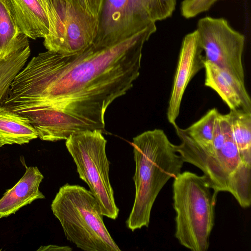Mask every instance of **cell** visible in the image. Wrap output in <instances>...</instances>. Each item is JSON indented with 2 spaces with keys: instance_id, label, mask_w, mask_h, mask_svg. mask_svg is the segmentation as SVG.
Instances as JSON below:
<instances>
[{
  "instance_id": "6da1fadb",
  "label": "cell",
  "mask_w": 251,
  "mask_h": 251,
  "mask_svg": "<svg viewBox=\"0 0 251 251\" xmlns=\"http://www.w3.org/2000/svg\"><path fill=\"white\" fill-rule=\"evenodd\" d=\"M155 25L117 44L93 43L75 54L47 50L33 56L12 82L3 105L27 118L43 141L100 129L104 115L140 75L142 50Z\"/></svg>"
},
{
  "instance_id": "7a4b0ae2",
  "label": "cell",
  "mask_w": 251,
  "mask_h": 251,
  "mask_svg": "<svg viewBox=\"0 0 251 251\" xmlns=\"http://www.w3.org/2000/svg\"><path fill=\"white\" fill-rule=\"evenodd\" d=\"M135 171V199L126 221L134 231L148 227L154 202L164 186L180 173L184 163L176 145L160 129L146 131L133 138Z\"/></svg>"
},
{
  "instance_id": "3957f363",
  "label": "cell",
  "mask_w": 251,
  "mask_h": 251,
  "mask_svg": "<svg viewBox=\"0 0 251 251\" xmlns=\"http://www.w3.org/2000/svg\"><path fill=\"white\" fill-rule=\"evenodd\" d=\"M67 240L84 251H120L107 229L97 200L76 184L61 186L51 204Z\"/></svg>"
},
{
  "instance_id": "277c9868",
  "label": "cell",
  "mask_w": 251,
  "mask_h": 251,
  "mask_svg": "<svg viewBox=\"0 0 251 251\" xmlns=\"http://www.w3.org/2000/svg\"><path fill=\"white\" fill-rule=\"evenodd\" d=\"M206 177L190 171L180 173L173 183L175 237L192 251H206L214 225L216 196Z\"/></svg>"
},
{
  "instance_id": "5b68a950",
  "label": "cell",
  "mask_w": 251,
  "mask_h": 251,
  "mask_svg": "<svg viewBox=\"0 0 251 251\" xmlns=\"http://www.w3.org/2000/svg\"><path fill=\"white\" fill-rule=\"evenodd\" d=\"M100 129L71 134L65 145L76 166L79 177L85 182L99 202L104 216L117 218L119 209L110 182L109 162L106 154L107 140Z\"/></svg>"
},
{
  "instance_id": "8992f818",
  "label": "cell",
  "mask_w": 251,
  "mask_h": 251,
  "mask_svg": "<svg viewBox=\"0 0 251 251\" xmlns=\"http://www.w3.org/2000/svg\"><path fill=\"white\" fill-rule=\"evenodd\" d=\"M47 16L50 29L43 44L48 50L73 54L91 45L97 35L99 20L65 0H50Z\"/></svg>"
},
{
  "instance_id": "52a82bcc",
  "label": "cell",
  "mask_w": 251,
  "mask_h": 251,
  "mask_svg": "<svg viewBox=\"0 0 251 251\" xmlns=\"http://www.w3.org/2000/svg\"><path fill=\"white\" fill-rule=\"evenodd\" d=\"M197 31L205 60L245 81L243 53L245 38L223 18L200 19Z\"/></svg>"
},
{
  "instance_id": "ba28073f",
  "label": "cell",
  "mask_w": 251,
  "mask_h": 251,
  "mask_svg": "<svg viewBox=\"0 0 251 251\" xmlns=\"http://www.w3.org/2000/svg\"><path fill=\"white\" fill-rule=\"evenodd\" d=\"M196 30L184 37L172 89L167 117L173 126L179 115L182 99L189 82L202 69L205 59Z\"/></svg>"
},
{
  "instance_id": "9c48e42d",
  "label": "cell",
  "mask_w": 251,
  "mask_h": 251,
  "mask_svg": "<svg viewBox=\"0 0 251 251\" xmlns=\"http://www.w3.org/2000/svg\"><path fill=\"white\" fill-rule=\"evenodd\" d=\"M99 23L93 42L101 46L117 44L143 30L136 21L130 0H103Z\"/></svg>"
},
{
  "instance_id": "30bf717a",
  "label": "cell",
  "mask_w": 251,
  "mask_h": 251,
  "mask_svg": "<svg viewBox=\"0 0 251 251\" xmlns=\"http://www.w3.org/2000/svg\"><path fill=\"white\" fill-rule=\"evenodd\" d=\"M203 69L204 85L214 90L230 111L251 112V100L245 81L205 60Z\"/></svg>"
},
{
  "instance_id": "8fae6325",
  "label": "cell",
  "mask_w": 251,
  "mask_h": 251,
  "mask_svg": "<svg viewBox=\"0 0 251 251\" xmlns=\"http://www.w3.org/2000/svg\"><path fill=\"white\" fill-rule=\"evenodd\" d=\"M44 176L36 166L26 167L19 181L0 199V219L15 214L22 207L45 198L39 186Z\"/></svg>"
},
{
  "instance_id": "7c38bea8",
  "label": "cell",
  "mask_w": 251,
  "mask_h": 251,
  "mask_svg": "<svg viewBox=\"0 0 251 251\" xmlns=\"http://www.w3.org/2000/svg\"><path fill=\"white\" fill-rule=\"evenodd\" d=\"M17 24L28 38H44L49 32L48 17L38 0H6Z\"/></svg>"
},
{
  "instance_id": "4fadbf2b",
  "label": "cell",
  "mask_w": 251,
  "mask_h": 251,
  "mask_svg": "<svg viewBox=\"0 0 251 251\" xmlns=\"http://www.w3.org/2000/svg\"><path fill=\"white\" fill-rule=\"evenodd\" d=\"M38 138V134L26 117L0 105V147L23 145Z\"/></svg>"
},
{
  "instance_id": "5bb4252c",
  "label": "cell",
  "mask_w": 251,
  "mask_h": 251,
  "mask_svg": "<svg viewBox=\"0 0 251 251\" xmlns=\"http://www.w3.org/2000/svg\"><path fill=\"white\" fill-rule=\"evenodd\" d=\"M18 27L6 0H0V59L28 43Z\"/></svg>"
},
{
  "instance_id": "9a60e30c",
  "label": "cell",
  "mask_w": 251,
  "mask_h": 251,
  "mask_svg": "<svg viewBox=\"0 0 251 251\" xmlns=\"http://www.w3.org/2000/svg\"><path fill=\"white\" fill-rule=\"evenodd\" d=\"M30 53L28 42L0 59V105L6 99L12 82L25 66Z\"/></svg>"
},
{
  "instance_id": "2e32d148",
  "label": "cell",
  "mask_w": 251,
  "mask_h": 251,
  "mask_svg": "<svg viewBox=\"0 0 251 251\" xmlns=\"http://www.w3.org/2000/svg\"><path fill=\"white\" fill-rule=\"evenodd\" d=\"M137 24L144 28L156 21L171 17L176 0H130Z\"/></svg>"
},
{
  "instance_id": "e0dca14e",
  "label": "cell",
  "mask_w": 251,
  "mask_h": 251,
  "mask_svg": "<svg viewBox=\"0 0 251 251\" xmlns=\"http://www.w3.org/2000/svg\"><path fill=\"white\" fill-rule=\"evenodd\" d=\"M228 115L242 160L251 163V112L230 111Z\"/></svg>"
},
{
  "instance_id": "ac0fdd59",
  "label": "cell",
  "mask_w": 251,
  "mask_h": 251,
  "mask_svg": "<svg viewBox=\"0 0 251 251\" xmlns=\"http://www.w3.org/2000/svg\"><path fill=\"white\" fill-rule=\"evenodd\" d=\"M219 113L217 108L211 109L198 121L183 129L184 132L204 153H209L211 151L214 129Z\"/></svg>"
},
{
  "instance_id": "d6986e66",
  "label": "cell",
  "mask_w": 251,
  "mask_h": 251,
  "mask_svg": "<svg viewBox=\"0 0 251 251\" xmlns=\"http://www.w3.org/2000/svg\"><path fill=\"white\" fill-rule=\"evenodd\" d=\"M218 0H183L180 6L182 16L186 19L194 18L208 10Z\"/></svg>"
},
{
  "instance_id": "ffe728a7",
  "label": "cell",
  "mask_w": 251,
  "mask_h": 251,
  "mask_svg": "<svg viewBox=\"0 0 251 251\" xmlns=\"http://www.w3.org/2000/svg\"><path fill=\"white\" fill-rule=\"evenodd\" d=\"M69 247L58 246L56 245H49L47 246L41 247L38 251H71Z\"/></svg>"
},
{
  "instance_id": "44dd1931",
  "label": "cell",
  "mask_w": 251,
  "mask_h": 251,
  "mask_svg": "<svg viewBox=\"0 0 251 251\" xmlns=\"http://www.w3.org/2000/svg\"></svg>"
},
{
  "instance_id": "7402d4cb",
  "label": "cell",
  "mask_w": 251,
  "mask_h": 251,
  "mask_svg": "<svg viewBox=\"0 0 251 251\" xmlns=\"http://www.w3.org/2000/svg\"></svg>"
}]
</instances>
